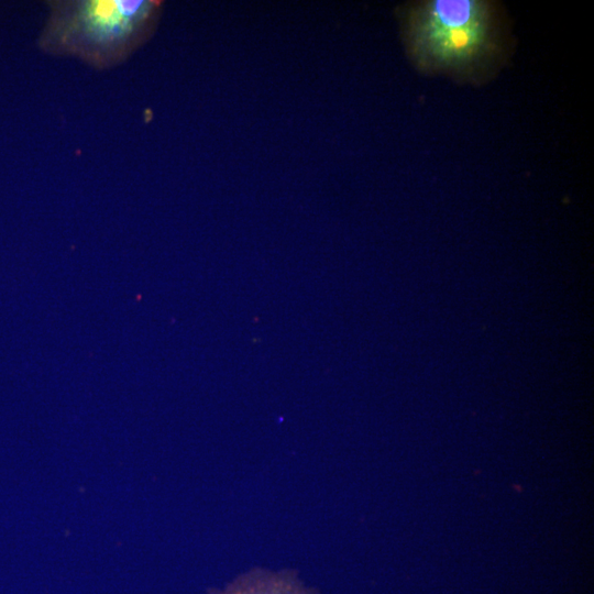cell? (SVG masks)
Here are the masks:
<instances>
[{
  "mask_svg": "<svg viewBox=\"0 0 594 594\" xmlns=\"http://www.w3.org/2000/svg\"><path fill=\"white\" fill-rule=\"evenodd\" d=\"M414 66L425 74L476 82L495 74L507 53L496 4L488 0H424L402 14Z\"/></svg>",
  "mask_w": 594,
  "mask_h": 594,
  "instance_id": "cell-1",
  "label": "cell"
},
{
  "mask_svg": "<svg viewBox=\"0 0 594 594\" xmlns=\"http://www.w3.org/2000/svg\"><path fill=\"white\" fill-rule=\"evenodd\" d=\"M50 14L38 38L42 51L72 56L98 68L114 67L130 57L157 26L156 0L50 1Z\"/></svg>",
  "mask_w": 594,
  "mask_h": 594,
  "instance_id": "cell-2",
  "label": "cell"
},
{
  "mask_svg": "<svg viewBox=\"0 0 594 594\" xmlns=\"http://www.w3.org/2000/svg\"><path fill=\"white\" fill-rule=\"evenodd\" d=\"M208 594H321L296 571L253 568Z\"/></svg>",
  "mask_w": 594,
  "mask_h": 594,
  "instance_id": "cell-3",
  "label": "cell"
}]
</instances>
